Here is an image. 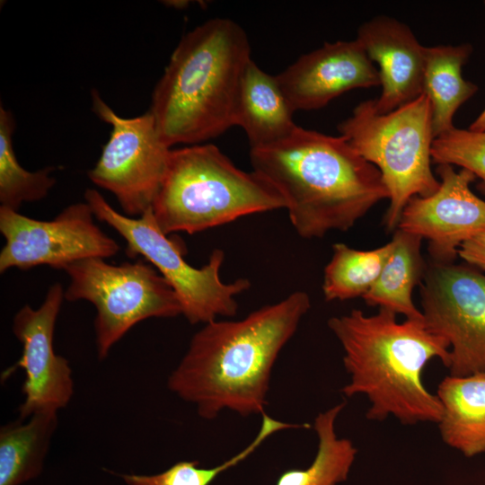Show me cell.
Here are the masks:
<instances>
[{
  "instance_id": "obj_2",
  "label": "cell",
  "mask_w": 485,
  "mask_h": 485,
  "mask_svg": "<svg viewBox=\"0 0 485 485\" xmlns=\"http://www.w3.org/2000/svg\"><path fill=\"white\" fill-rule=\"evenodd\" d=\"M252 171L285 201L290 222L305 239L347 231L389 198L380 171L342 137L299 126L287 137L250 148Z\"/></svg>"
},
{
  "instance_id": "obj_17",
  "label": "cell",
  "mask_w": 485,
  "mask_h": 485,
  "mask_svg": "<svg viewBox=\"0 0 485 485\" xmlns=\"http://www.w3.org/2000/svg\"><path fill=\"white\" fill-rule=\"evenodd\" d=\"M436 395L443 408L437 424L443 441L466 457L485 453V372L449 375Z\"/></svg>"
},
{
  "instance_id": "obj_1",
  "label": "cell",
  "mask_w": 485,
  "mask_h": 485,
  "mask_svg": "<svg viewBox=\"0 0 485 485\" xmlns=\"http://www.w3.org/2000/svg\"><path fill=\"white\" fill-rule=\"evenodd\" d=\"M311 307L295 291L236 321H212L190 340L167 387L214 419L225 410L240 416L263 414L273 366Z\"/></svg>"
},
{
  "instance_id": "obj_3",
  "label": "cell",
  "mask_w": 485,
  "mask_h": 485,
  "mask_svg": "<svg viewBox=\"0 0 485 485\" xmlns=\"http://www.w3.org/2000/svg\"><path fill=\"white\" fill-rule=\"evenodd\" d=\"M396 317L384 308L372 315L354 309L328 320L344 351L343 365L349 375L341 392L347 397L367 398L368 419L380 421L392 416L404 425L438 424L442 404L426 388L422 374L433 358L447 367L449 345L432 333L423 319L399 322Z\"/></svg>"
},
{
  "instance_id": "obj_25",
  "label": "cell",
  "mask_w": 485,
  "mask_h": 485,
  "mask_svg": "<svg viewBox=\"0 0 485 485\" xmlns=\"http://www.w3.org/2000/svg\"><path fill=\"white\" fill-rule=\"evenodd\" d=\"M431 158L437 164L457 165L472 172L481 180L477 188L485 195V131L454 127L434 138Z\"/></svg>"
},
{
  "instance_id": "obj_6",
  "label": "cell",
  "mask_w": 485,
  "mask_h": 485,
  "mask_svg": "<svg viewBox=\"0 0 485 485\" xmlns=\"http://www.w3.org/2000/svg\"><path fill=\"white\" fill-rule=\"evenodd\" d=\"M338 129L380 171L390 199L384 216L388 230L397 229L410 198L438 189L440 181L431 170L432 107L425 94L387 113L376 110L375 100L362 101Z\"/></svg>"
},
{
  "instance_id": "obj_19",
  "label": "cell",
  "mask_w": 485,
  "mask_h": 485,
  "mask_svg": "<svg viewBox=\"0 0 485 485\" xmlns=\"http://www.w3.org/2000/svg\"><path fill=\"white\" fill-rule=\"evenodd\" d=\"M392 251L378 278L362 298L370 306H378L406 319H423L413 303L414 287L425 271L420 247L422 238L396 229L392 239Z\"/></svg>"
},
{
  "instance_id": "obj_24",
  "label": "cell",
  "mask_w": 485,
  "mask_h": 485,
  "mask_svg": "<svg viewBox=\"0 0 485 485\" xmlns=\"http://www.w3.org/2000/svg\"><path fill=\"white\" fill-rule=\"evenodd\" d=\"M260 428L254 439L241 452L212 468L199 467L198 461H181L167 470L152 475L123 474L128 485H209L223 472L237 465L252 454L269 436L287 428H298L291 424L274 419L262 414Z\"/></svg>"
},
{
  "instance_id": "obj_13",
  "label": "cell",
  "mask_w": 485,
  "mask_h": 485,
  "mask_svg": "<svg viewBox=\"0 0 485 485\" xmlns=\"http://www.w3.org/2000/svg\"><path fill=\"white\" fill-rule=\"evenodd\" d=\"M436 172L438 189L410 198L397 229L426 239L434 262L452 263L463 242L485 232V201L471 190L476 177L469 170L444 163Z\"/></svg>"
},
{
  "instance_id": "obj_11",
  "label": "cell",
  "mask_w": 485,
  "mask_h": 485,
  "mask_svg": "<svg viewBox=\"0 0 485 485\" xmlns=\"http://www.w3.org/2000/svg\"><path fill=\"white\" fill-rule=\"evenodd\" d=\"M94 217L86 202L72 204L47 221L0 207V232L5 240L0 272L40 265L64 270L82 260L114 256L119 245L97 226Z\"/></svg>"
},
{
  "instance_id": "obj_21",
  "label": "cell",
  "mask_w": 485,
  "mask_h": 485,
  "mask_svg": "<svg viewBox=\"0 0 485 485\" xmlns=\"http://www.w3.org/2000/svg\"><path fill=\"white\" fill-rule=\"evenodd\" d=\"M344 407V402L336 404L315 417L318 448L313 461L305 469L285 471L276 485H338L348 479L357 450L351 440L336 432V420Z\"/></svg>"
},
{
  "instance_id": "obj_14",
  "label": "cell",
  "mask_w": 485,
  "mask_h": 485,
  "mask_svg": "<svg viewBox=\"0 0 485 485\" xmlns=\"http://www.w3.org/2000/svg\"><path fill=\"white\" fill-rule=\"evenodd\" d=\"M276 76L295 112L321 109L354 89L380 85L377 68L356 39L327 42Z\"/></svg>"
},
{
  "instance_id": "obj_15",
  "label": "cell",
  "mask_w": 485,
  "mask_h": 485,
  "mask_svg": "<svg viewBox=\"0 0 485 485\" xmlns=\"http://www.w3.org/2000/svg\"><path fill=\"white\" fill-rule=\"evenodd\" d=\"M356 40L379 67L382 93L375 99L379 113L392 111L422 94L424 46L408 25L377 16L359 26Z\"/></svg>"
},
{
  "instance_id": "obj_9",
  "label": "cell",
  "mask_w": 485,
  "mask_h": 485,
  "mask_svg": "<svg viewBox=\"0 0 485 485\" xmlns=\"http://www.w3.org/2000/svg\"><path fill=\"white\" fill-rule=\"evenodd\" d=\"M92 103L93 111L111 130L88 177L115 196L126 216H141L159 192L172 148L161 137L150 110L133 118L120 117L96 90L92 91Z\"/></svg>"
},
{
  "instance_id": "obj_18",
  "label": "cell",
  "mask_w": 485,
  "mask_h": 485,
  "mask_svg": "<svg viewBox=\"0 0 485 485\" xmlns=\"http://www.w3.org/2000/svg\"><path fill=\"white\" fill-rule=\"evenodd\" d=\"M472 51L470 44L424 47L422 93L432 107L435 137L454 128L455 112L478 90L462 75Z\"/></svg>"
},
{
  "instance_id": "obj_23",
  "label": "cell",
  "mask_w": 485,
  "mask_h": 485,
  "mask_svg": "<svg viewBox=\"0 0 485 485\" xmlns=\"http://www.w3.org/2000/svg\"><path fill=\"white\" fill-rule=\"evenodd\" d=\"M15 120L13 113L0 106V207L18 211L23 202L45 198L55 185L50 176L55 167L29 172L19 163L13 146Z\"/></svg>"
},
{
  "instance_id": "obj_4",
  "label": "cell",
  "mask_w": 485,
  "mask_h": 485,
  "mask_svg": "<svg viewBox=\"0 0 485 485\" xmlns=\"http://www.w3.org/2000/svg\"><path fill=\"white\" fill-rule=\"evenodd\" d=\"M251 60L247 34L230 19H209L187 32L152 94L149 110L164 143L198 145L234 126Z\"/></svg>"
},
{
  "instance_id": "obj_16",
  "label": "cell",
  "mask_w": 485,
  "mask_h": 485,
  "mask_svg": "<svg viewBox=\"0 0 485 485\" xmlns=\"http://www.w3.org/2000/svg\"><path fill=\"white\" fill-rule=\"evenodd\" d=\"M294 112L277 76L263 71L251 59L240 84L234 113V126L243 129L250 148L289 136L297 126Z\"/></svg>"
},
{
  "instance_id": "obj_27",
  "label": "cell",
  "mask_w": 485,
  "mask_h": 485,
  "mask_svg": "<svg viewBox=\"0 0 485 485\" xmlns=\"http://www.w3.org/2000/svg\"><path fill=\"white\" fill-rule=\"evenodd\" d=\"M469 129L475 132L485 131V109L477 117V119L470 125Z\"/></svg>"
},
{
  "instance_id": "obj_22",
  "label": "cell",
  "mask_w": 485,
  "mask_h": 485,
  "mask_svg": "<svg viewBox=\"0 0 485 485\" xmlns=\"http://www.w3.org/2000/svg\"><path fill=\"white\" fill-rule=\"evenodd\" d=\"M393 249V242L362 251L345 243L332 246L324 269L322 292L326 301H345L363 296L378 278Z\"/></svg>"
},
{
  "instance_id": "obj_7",
  "label": "cell",
  "mask_w": 485,
  "mask_h": 485,
  "mask_svg": "<svg viewBox=\"0 0 485 485\" xmlns=\"http://www.w3.org/2000/svg\"><path fill=\"white\" fill-rule=\"evenodd\" d=\"M84 198L94 216L124 238L128 257L143 256L167 280L179 298L181 314L190 323L206 324L219 316L237 313L236 296L247 291L251 282L247 278L222 281L224 251L215 249L207 264L195 268L185 260L182 243L159 228L152 208L134 218L116 211L96 190H86Z\"/></svg>"
},
{
  "instance_id": "obj_20",
  "label": "cell",
  "mask_w": 485,
  "mask_h": 485,
  "mask_svg": "<svg viewBox=\"0 0 485 485\" xmlns=\"http://www.w3.org/2000/svg\"><path fill=\"white\" fill-rule=\"evenodd\" d=\"M57 427V412L42 411L0 428V485H21L42 469Z\"/></svg>"
},
{
  "instance_id": "obj_5",
  "label": "cell",
  "mask_w": 485,
  "mask_h": 485,
  "mask_svg": "<svg viewBox=\"0 0 485 485\" xmlns=\"http://www.w3.org/2000/svg\"><path fill=\"white\" fill-rule=\"evenodd\" d=\"M166 234H190L248 215L285 208L277 190L253 171L244 172L213 144L172 149L152 206Z\"/></svg>"
},
{
  "instance_id": "obj_12",
  "label": "cell",
  "mask_w": 485,
  "mask_h": 485,
  "mask_svg": "<svg viewBox=\"0 0 485 485\" xmlns=\"http://www.w3.org/2000/svg\"><path fill=\"white\" fill-rule=\"evenodd\" d=\"M65 291L56 283L48 288L38 309L26 304L15 314L13 332L22 346L20 359L2 373L6 380L22 368L25 378L22 386L24 396L19 419H26L37 412L56 411L65 408L74 393V381L69 362L54 349V331Z\"/></svg>"
},
{
  "instance_id": "obj_26",
  "label": "cell",
  "mask_w": 485,
  "mask_h": 485,
  "mask_svg": "<svg viewBox=\"0 0 485 485\" xmlns=\"http://www.w3.org/2000/svg\"><path fill=\"white\" fill-rule=\"evenodd\" d=\"M458 256L467 264L485 271V232L463 242Z\"/></svg>"
},
{
  "instance_id": "obj_10",
  "label": "cell",
  "mask_w": 485,
  "mask_h": 485,
  "mask_svg": "<svg viewBox=\"0 0 485 485\" xmlns=\"http://www.w3.org/2000/svg\"><path fill=\"white\" fill-rule=\"evenodd\" d=\"M422 278L423 320L449 345L450 375L485 372V274L469 264L433 262Z\"/></svg>"
},
{
  "instance_id": "obj_8",
  "label": "cell",
  "mask_w": 485,
  "mask_h": 485,
  "mask_svg": "<svg viewBox=\"0 0 485 485\" xmlns=\"http://www.w3.org/2000/svg\"><path fill=\"white\" fill-rule=\"evenodd\" d=\"M64 270L70 278L65 299L85 300L96 309L94 331L100 360L137 323L181 314L172 287L154 266L143 260L112 265L104 259L91 258Z\"/></svg>"
}]
</instances>
